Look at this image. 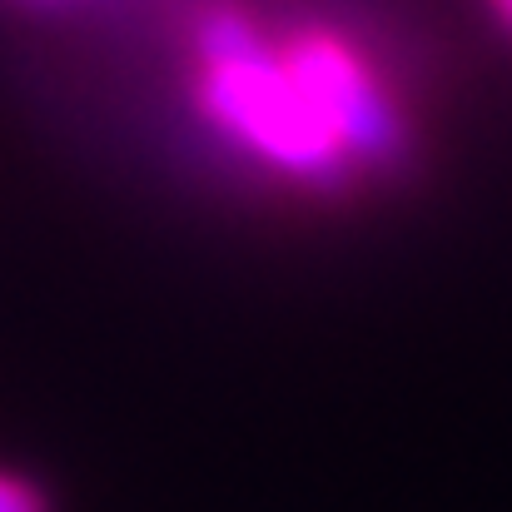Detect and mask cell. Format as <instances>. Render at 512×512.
Listing matches in <instances>:
<instances>
[{
	"label": "cell",
	"instance_id": "obj_1",
	"mask_svg": "<svg viewBox=\"0 0 512 512\" xmlns=\"http://www.w3.org/2000/svg\"><path fill=\"white\" fill-rule=\"evenodd\" d=\"M189 100L244 165L294 189H348L408 160V115L343 30H274L214 5L189 35Z\"/></svg>",
	"mask_w": 512,
	"mask_h": 512
},
{
	"label": "cell",
	"instance_id": "obj_3",
	"mask_svg": "<svg viewBox=\"0 0 512 512\" xmlns=\"http://www.w3.org/2000/svg\"><path fill=\"white\" fill-rule=\"evenodd\" d=\"M493 5H498V15H503V25H508V30H512V0H493Z\"/></svg>",
	"mask_w": 512,
	"mask_h": 512
},
{
	"label": "cell",
	"instance_id": "obj_2",
	"mask_svg": "<svg viewBox=\"0 0 512 512\" xmlns=\"http://www.w3.org/2000/svg\"><path fill=\"white\" fill-rule=\"evenodd\" d=\"M0 512H50V498H45L40 483H30L25 473L0 468Z\"/></svg>",
	"mask_w": 512,
	"mask_h": 512
}]
</instances>
